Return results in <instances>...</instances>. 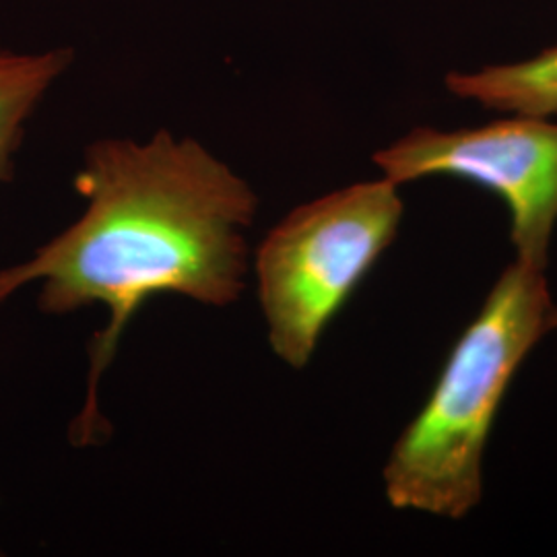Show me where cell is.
I'll return each mask as SVG.
<instances>
[{"label": "cell", "mask_w": 557, "mask_h": 557, "mask_svg": "<svg viewBox=\"0 0 557 557\" xmlns=\"http://www.w3.org/2000/svg\"><path fill=\"white\" fill-rule=\"evenodd\" d=\"M71 60L66 48L41 54L0 50V184L13 180L25 124Z\"/></svg>", "instance_id": "obj_6"}, {"label": "cell", "mask_w": 557, "mask_h": 557, "mask_svg": "<svg viewBox=\"0 0 557 557\" xmlns=\"http://www.w3.org/2000/svg\"><path fill=\"white\" fill-rule=\"evenodd\" d=\"M556 326L543 271L517 260L457 338L425 405L395 442L382 471L393 508L460 520L478 506L499 405L520 363Z\"/></svg>", "instance_id": "obj_2"}, {"label": "cell", "mask_w": 557, "mask_h": 557, "mask_svg": "<svg viewBox=\"0 0 557 557\" xmlns=\"http://www.w3.org/2000/svg\"><path fill=\"white\" fill-rule=\"evenodd\" d=\"M403 200L391 180L359 182L299 205L252 255L271 351L301 370L359 283L397 238Z\"/></svg>", "instance_id": "obj_3"}, {"label": "cell", "mask_w": 557, "mask_h": 557, "mask_svg": "<svg viewBox=\"0 0 557 557\" xmlns=\"http://www.w3.org/2000/svg\"><path fill=\"white\" fill-rule=\"evenodd\" d=\"M75 190L85 199L79 220L29 259L0 267V306L38 283L46 317L106 308L108 324L89 345L85 400L69 428L71 444L87 448L110 438L101 376L149 299L180 296L227 308L242 298L252 271L248 232L259 197L199 140L168 131L145 143L96 140Z\"/></svg>", "instance_id": "obj_1"}, {"label": "cell", "mask_w": 557, "mask_h": 557, "mask_svg": "<svg viewBox=\"0 0 557 557\" xmlns=\"http://www.w3.org/2000/svg\"><path fill=\"white\" fill-rule=\"evenodd\" d=\"M446 87L462 100L499 112L549 119L557 114V46L517 64L450 73Z\"/></svg>", "instance_id": "obj_5"}, {"label": "cell", "mask_w": 557, "mask_h": 557, "mask_svg": "<svg viewBox=\"0 0 557 557\" xmlns=\"http://www.w3.org/2000/svg\"><path fill=\"white\" fill-rule=\"evenodd\" d=\"M397 186L457 176L494 190L510 211L518 262L545 271L557 223V122L517 114L479 128H416L374 156Z\"/></svg>", "instance_id": "obj_4"}]
</instances>
